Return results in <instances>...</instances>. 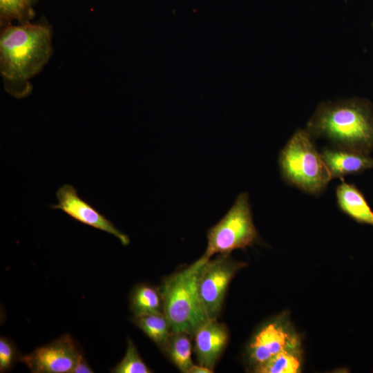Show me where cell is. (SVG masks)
<instances>
[{"label": "cell", "instance_id": "1", "mask_svg": "<svg viewBox=\"0 0 373 373\" xmlns=\"http://www.w3.org/2000/svg\"><path fill=\"white\" fill-rule=\"evenodd\" d=\"M305 129L335 147L369 155L373 150V107L362 98L323 102Z\"/></svg>", "mask_w": 373, "mask_h": 373}, {"label": "cell", "instance_id": "2", "mask_svg": "<svg viewBox=\"0 0 373 373\" xmlns=\"http://www.w3.org/2000/svg\"><path fill=\"white\" fill-rule=\"evenodd\" d=\"M52 53L48 26L39 23L1 26L0 72L9 82L28 81L38 74Z\"/></svg>", "mask_w": 373, "mask_h": 373}, {"label": "cell", "instance_id": "3", "mask_svg": "<svg viewBox=\"0 0 373 373\" xmlns=\"http://www.w3.org/2000/svg\"><path fill=\"white\" fill-rule=\"evenodd\" d=\"M206 262L202 258L185 269L166 277L160 288L162 312L169 322L171 333H194L209 318L201 302L198 276Z\"/></svg>", "mask_w": 373, "mask_h": 373}, {"label": "cell", "instance_id": "4", "mask_svg": "<svg viewBox=\"0 0 373 373\" xmlns=\"http://www.w3.org/2000/svg\"><path fill=\"white\" fill-rule=\"evenodd\" d=\"M278 162L283 179L309 194H320L332 178L306 129L294 132L281 150Z\"/></svg>", "mask_w": 373, "mask_h": 373}, {"label": "cell", "instance_id": "5", "mask_svg": "<svg viewBox=\"0 0 373 373\" xmlns=\"http://www.w3.org/2000/svg\"><path fill=\"white\" fill-rule=\"evenodd\" d=\"M257 239L248 193H241L224 216L207 232V247L200 258L207 262L215 254H231L249 247Z\"/></svg>", "mask_w": 373, "mask_h": 373}, {"label": "cell", "instance_id": "6", "mask_svg": "<svg viewBox=\"0 0 373 373\" xmlns=\"http://www.w3.org/2000/svg\"><path fill=\"white\" fill-rule=\"evenodd\" d=\"M245 266V263L233 260L230 254H222L201 267L198 276V288L209 320L217 319L230 282Z\"/></svg>", "mask_w": 373, "mask_h": 373}, {"label": "cell", "instance_id": "7", "mask_svg": "<svg viewBox=\"0 0 373 373\" xmlns=\"http://www.w3.org/2000/svg\"><path fill=\"white\" fill-rule=\"evenodd\" d=\"M82 356L75 340L66 334L19 359L33 373H71Z\"/></svg>", "mask_w": 373, "mask_h": 373}, {"label": "cell", "instance_id": "8", "mask_svg": "<svg viewBox=\"0 0 373 373\" xmlns=\"http://www.w3.org/2000/svg\"><path fill=\"white\" fill-rule=\"evenodd\" d=\"M56 198L57 203L50 205L51 209L61 210L80 223L114 236L124 246L129 244L128 236L119 230L96 208L79 196L73 185L64 184L60 186L56 192Z\"/></svg>", "mask_w": 373, "mask_h": 373}, {"label": "cell", "instance_id": "9", "mask_svg": "<svg viewBox=\"0 0 373 373\" xmlns=\"http://www.w3.org/2000/svg\"><path fill=\"white\" fill-rule=\"evenodd\" d=\"M298 345H300L298 335L285 316H280L256 334L249 345L248 356L254 367L287 348Z\"/></svg>", "mask_w": 373, "mask_h": 373}, {"label": "cell", "instance_id": "10", "mask_svg": "<svg viewBox=\"0 0 373 373\" xmlns=\"http://www.w3.org/2000/svg\"><path fill=\"white\" fill-rule=\"evenodd\" d=\"M193 337L198 364L213 370L228 342L226 325L217 319L208 320L198 328Z\"/></svg>", "mask_w": 373, "mask_h": 373}, {"label": "cell", "instance_id": "11", "mask_svg": "<svg viewBox=\"0 0 373 373\" xmlns=\"http://www.w3.org/2000/svg\"><path fill=\"white\" fill-rule=\"evenodd\" d=\"M332 178L356 174L373 168L369 155L337 147L324 148L321 153Z\"/></svg>", "mask_w": 373, "mask_h": 373}, {"label": "cell", "instance_id": "12", "mask_svg": "<svg viewBox=\"0 0 373 373\" xmlns=\"http://www.w3.org/2000/svg\"><path fill=\"white\" fill-rule=\"evenodd\" d=\"M336 193L338 205L342 211L359 223L373 226V211L355 185L343 180Z\"/></svg>", "mask_w": 373, "mask_h": 373}, {"label": "cell", "instance_id": "13", "mask_svg": "<svg viewBox=\"0 0 373 373\" xmlns=\"http://www.w3.org/2000/svg\"><path fill=\"white\" fill-rule=\"evenodd\" d=\"M300 345L287 348L254 367L257 373H297L302 366Z\"/></svg>", "mask_w": 373, "mask_h": 373}, {"label": "cell", "instance_id": "14", "mask_svg": "<svg viewBox=\"0 0 373 373\" xmlns=\"http://www.w3.org/2000/svg\"><path fill=\"white\" fill-rule=\"evenodd\" d=\"M130 307L134 316L163 312L160 289L145 284L136 286L131 294Z\"/></svg>", "mask_w": 373, "mask_h": 373}, {"label": "cell", "instance_id": "15", "mask_svg": "<svg viewBox=\"0 0 373 373\" xmlns=\"http://www.w3.org/2000/svg\"><path fill=\"white\" fill-rule=\"evenodd\" d=\"M133 321L163 350L171 335L169 322L163 312L134 316Z\"/></svg>", "mask_w": 373, "mask_h": 373}, {"label": "cell", "instance_id": "16", "mask_svg": "<svg viewBox=\"0 0 373 373\" xmlns=\"http://www.w3.org/2000/svg\"><path fill=\"white\" fill-rule=\"evenodd\" d=\"M191 336L184 332L171 333L163 349L173 363L184 373H187L193 364L191 359Z\"/></svg>", "mask_w": 373, "mask_h": 373}, {"label": "cell", "instance_id": "17", "mask_svg": "<svg viewBox=\"0 0 373 373\" xmlns=\"http://www.w3.org/2000/svg\"><path fill=\"white\" fill-rule=\"evenodd\" d=\"M29 0H0L1 26L12 24L17 20L19 24L30 23L35 15Z\"/></svg>", "mask_w": 373, "mask_h": 373}, {"label": "cell", "instance_id": "18", "mask_svg": "<svg viewBox=\"0 0 373 373\" xmlns=\"http://www.w3.org/2000/svg\"><path fill=\"white\" fill-rule=\"evenodd\" d=\"M114 373H151L141 358L133 341L128 338L127 349L122 360L111 370Z\"/></svg>", "mask_w": 373, "mask_h": 373}, {"label": "cell", "instance_id": "19", "mask_svg": "<svg viewBox=\"0 0 373 373\" xmlns=\"http://www.w3.org/2000/svg\"><path fill=\"white\" fill-rule=\"evenodd\" d=\"M18 358L17 348L10 340L1 336L0 338V372L11 370Z\"/></svg>", "mask_w": 373, "mask_h": 373}, {"label": "cell", "instance_id": "20", "mask_svg": "<svg viewBox=\"0 0 373 373\" xmlns=\"http://www.w3.org/2000/svg\"><path fill=\"white\" fill-rule=\"evenodd\" d=\"M94 372L90 367L86 359L82 356L79 359L78 362L73 369L71 373H90Z\"/></svg>", "mask_w": 373, "mask_h": 373}, {"label": "cell", "instance_id": "21", "mask_svg": "<svg viewBox=\"0 0 373 373\" xmlns=\"http://www.w3.org/2000/svg\"><path fill=\"white\" fill-rule=\"evenodd\" d=\"M213 372V370L202 366L200 364L195 365L193 364L191 367L189 369L187 373H212Z\"/></svg>", "mask_w": 373, "mask_h": 373}, {"label": "cell", "instance_id": "22", "mask_svg": "<svg viewBox=\"0 0 373 373\" xmlns=\"http://www.w3.org/2000/svg\"><path fill=\"white\" fill-rule=\"evenodd\" d=\"M30 3L32 5V6H35L37 3V2L39 1V0H29Z\"/></svg>", "mask_w": 373, "mask_h": 373}, {"label": "cell", "instance_id": "23", "mask_svg": "<svg viewBox=\"0 0 373 373\" xmlns=\"http://www.w3.org/2000/svg\"><path fill=\"white\" fill-rule=\"evenodd\" d=\"M372 28H373V22H372Z\"/></svg>", "mask_w": 373, "mask_h": 373}]
</instances>
